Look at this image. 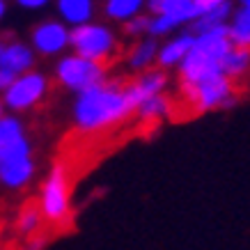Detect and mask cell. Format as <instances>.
I'll return each mask as SVG.
<instances>
[{
  "instance_id": "obj_30",
  "label": "cell",
  "mask_w": 250,
  "mask_h": 250,
  "mask_svg": "<svg viewBox=\"0 0 250 250\" xmlns=\"http://www.w3.org/2000/svg\"><path fill=\"white\" fill-rule=\"evenodd\" d=\"M2 48H5V42H2V39H0V53H2Z\"/></svg>"
},
{
  "instance_id": "obj_15",
  "label": "cell",
  "mask_w": 250,
  "mask_h": 250,
  "mask_svg": "<svg viewBox=\"0 0 250 250\" xmlns=\"http://www.w3.org/2000/svg\"><path fill=\"white\" fill-rule=\"evenodd\" d=\"M170 110H172V108H170V101H167L163 94H154V97L145 99L136 108L138 117L145 122H156V120H161V117L170 115Z\"/></svg>"
},
{
  "instance_id": "obj_1",
  "label": "cell",
  "mask_w": 250,
  "mask_h": 250,
  "mask_svg": "<svg viewBox=\"0 0 250 250\" xmlns=\"http://www.w3.org/2000/svg\"><path fill=\"white\" fill-rule=\"evenodd\" d=\"M136 113V104L129 97L126 87L117 83H97L78 92L74 120L81 131H101L113 124H120Z\"/></svg>"
},
{
  "instance_id": "obj_14",
  "label": "cell",
  "mask_w": 250,
  "mask_h": 250,
  "mask_svg": "<svg viewBox=\"0 0 250 250\" xmlns=\"http://www.w3.org/2000/svg\"><path fill=\"white\" fill-rule=\"evenodd\" d=\"M193 39H195V35H182V37L167 42L159 53H156L161 67H174V64H179V62L184 60V55L190 51Z\"/></svg>"
},
{
  "instance_id": "obj_4",
  "label": "cell",
  "mask_w": 250,
  "mask_h": 250,
  "mask_svg": "<svg viewBox=\"0 0 250 250\" xmlns=\"http://www.w3.org/2000/svg\"><path fill=\"white\" fill-rule=\"evenodd\" d=\"M69 46L83 58L90 60H106L115 48V35L108 30L106 25L99 23H81L69 30Z\"/></svg>"
},
{
  "instance_id": "obj_26",
  "label": "cell",
  "mask_w": 250,
  "mask_h": 250,
  "mask_svg": "<svg viewBox=\"0 0 250 250\" xmlns=\"http://www.w3.org/2000/svg\"><path fill=\"white\" fill-rule=\"evenodd\" d=\"M48 2H51V0H16V5L23 9H42V7H46Z\"/></svg>"
},
{
  "instance_id": "obj_3",
  "label": "cell",
  "mask_w": 250,
  "mask_h": 250,
  "mask_svg": "<svg viewBox=\"0 0 250 250\" xmlns=\"http://www.w3.org/2000/svg\"><path fill=\"white\" fill-rule=\"evenodd\" d=\"M182 92L195 113H205L211 108H229L236 101L232 97L228 74H213V76L200 78L195 83H182Z\"/></svg>"
},
{
  "instance_id": "obj_23",
  "label": "cell",
  "mask_w": 250,
  "mask_h": 250,
  "mask_svg": "<svg viewBox=\"0 0 250 250\" xmlns=\"http://www.w3.org/2000/svg\"><path fill=\"white\" fill-rule=\"evenodd\" d=\"M39 223H42L39 211L30 207V209H25V211L21 213V218H19V229H21L23 234H32V232L39 228Z\"/></svg>"
},
{
  "instance_id": "obj_17",
  "label": "cell",
  "mask_w": 250,
  "mask_h": 250,
  "mask_svg": "<svg viewBox=\"0 0 250 250\" xmlns=\"http://www.w3.org/2000/svg\"><path fill=\"white\" fill-rule=\"evenodd\" d=\"M229 12H232V5H229L228 0L220 2L218 7H213V9H209V12H205V14H200L197 19H193V21H195L193 23V32H195V35H202V32L211 30V28L220 25V23H225Z\"/></svg>"
},
{
  "instance_id": "obj_22",
  "label": "cell",
  "mask_w": 250,
  "mask_h": 250,
  "mask_svg": "<svg viewBox=\"0 0 250 250\" xmlns=\"http://www.w3.org/2000/svg\"><path fill=\"white\" fill-rule=\"evenodd\" d=\"M21 156H30V143L25 138H19V140H14L9 145H0V166L5 161L21 159Z\"/></svg>"
},
{
  "instance_id": "obj_31",
  "label": "cell",
  "mask_w": 250,
  "mask_h": 250,
  "mask_svg": "<svg viewBox=\"0 0 250 250\" xmlns=\"http://www.w3.org/2000/svg\"><path fill=\"white\" fill-rule=\"evenodd\" d=\"M0 115H2V106H0Z\"/></svg>"
},
{
  "instance_id": "obj_16",
  "label": "cell",
  "mask_w": 250,
  "mask_h": 250,
  "mask_svg": "<svg viewBox=\"0 0 250 250\" xmlns=\"http://www.w3.org/2000/svg\"><path fill=\"white\" fill-rule=\"evenodd\" d=\"M250 67V48L248 46H232L223 58V71L228 76H241Z\"/></svg>"
},
{
  "instance_id": "obj_8",
  "label": "cell",
  "mask_w": 250,
  "mask_h": 250,
  "mask_svg": "<svg viewBox=\"0 0 250 250\" xmlns=\"http://www.w3.org/2000/svg\"><path fill=\"white\" fill-rule=\"evenodd\" d=\"M69 46V30L60 21H44L32 30V48L42 55H55Z\"/></svg>"
},
{
  "instance_id": "obj_7",
  "label": "cell",
  "mask_w": 250,
  "mask_h": 250,
  "mask_svg": "<svg viewBox=\"0 0 250 250\" xmlns=\"http://www.w3.org/2000/svg\"><path fill=\"white\" fill-rule=\"evenodd\" d=\"M46 92V78L37 71H25L14 78V83L5 90V104L12 110H25L35 106Z\"/></svg>"
},
{
  "instance_id": "obj_20",
  "label": "cell",
  "mask_w": 250,
  "mask_h": 250,
  "mask_svg": "<svg viewBox=\"0 0 250 250\" xmlns=\"http://www.w3.org/2000/svg\"><path fill=\"white\" fill-rule=\"evenodd\" d=\"M156 53H159V46H156L154 39H145V42H140V44L133 48V53H131V58H129L131 69H145L154 58H156Z\"/></svg>"
},
{
  "instance_id": "obj_2",
  "label": "cell",
  "mask_w": 250,
  "mask_h": 250,
  "mask_svg": "<svg viewBox=\"0 0 250 250\" xmlns=\"http://www.w3.org/2000/svg\"><path fill=\"white\" fill-rule=\"evenodd\" d=\"M232 48L228 35V25L220 23L211 30L195 35L190 51L179 62V74L182 83H195L200 78L213 76V74H225L223 71V58Z\"/></svg>"
},
{
  "instance_id": "obj_5",
  "label": "cell",
  "mask_w": 250,
  "mask_h": 250,
  "mask_svg": "<svg viewBox=\"0 0 250 250\" xmlns=\"http://www.w3.org/2000/svg\"><path fill=\"white\" fill-rule=\"evenodd\" d=\"M55 76L64 87L74 92H83L92 85H97L104 81L106 71L101 67V62L90 60V58H83V55H67L58 62V69H55Z\"/></svg>"
},
{
  "instance_id": "obj_13",
  "label": "cell",
  "mask_w": 250,
  "mask_h": 250,
  "mask_svg": "<svg viewBox=\"0 0 250 250\" xmlns=\"http://www.w3.org/2000/svg\"><path fill=\"white\" fill-rule=\"evenodd\" d=\"M58 14L69 25L87 23L94 14V0H58Z\"/></svg>"
},
{
  "instance_id": "obj_27",
  "label": "cell",
  "mask_w": 250,
  "mask_h": 250,
  "mask_svg": "<svg viewBox=\"0 0 250 250\" xmlns=\"http://www.w3.org/2000/svg\"><path fill=\"white\" fill-rule=\"evenodd\" d=\"M14 78H16L14 71H9V69H2V67H0V90H7L9 85L14 83Z\"/></svg>"
},
{
  "instance_id": "obj_11",
  "label": "cell",
  "mask_w": 250,
  "mask_h": 250,
  "mask_svg": "<svg viewBox=\"0 0 250 250\" xmlns=\"http://www.w3.org/2000/svg\"><path fill=\"white\" fill-rule=\"evenodd\" d=\"M32 172H35V163H32L30 156L5 161L0 166V184H5L9 188H19V186L30 182Z\"/></svg>"
},
{
  "instance_id": "obj_24",
  "label": "cell",
  "mask_w": 250,
  "mask_h": 250,
  "mask_svg": "<svg viewBox=\"0 0 250 250\" xmlns=\"http://www.w3.org/2000/svg\"><path fill=\"white\" fill-rule=\"evenodd\" d=\"M147 25H149V19L147 16H131L129 21H126V35H140V32L147 30Z\"/></svg>"
},
{
  "instance_id": "obj_19",
  "label": "cell",
  "mask_w": 250,
  "mask_h": 250,
  "mask_svg": "<svg viewBox=\"0 0 250 250\" xmlns=\"http://www.w3.org/2000/svg\"><path fill=\"white\" fill-rule=\"evenodd\" d=\"M145 0H106V16L115 21H129L131 16H136Z\"/></svg>"
},
{
  "instance_id": "obj_18",
  "label": "cell",
  "mask_w": 250,
  "mask_h": 250,
  "mask_svg": "<svg viewBox=\"0 0 250 250\" xmlns=\"http://www.w3.org/2000/svg\"><path fill=\"white\" fill-rule=\"evenodd\" d=\"M228 35L232 46H248L250 48V9L241 7L234 14L232 25H228Z\"/></svg>"
},
{
  "instance_id": "obj_9",
  "label": "cell",
  "mask_w": 250,
  "mask_h": 250,
  "mask_svg": "<svg viewBox=\"0 0 250 250\" xmlns=\"http://www.w3.org/2000/svg\"><path fill=\"white\" fill-rule=\"evenodd\" d=\"M149 12L152 14H166L174 23V28L179 23L193 21L197 19L195 0H149Z\"/></svg>"
},
{
  "instance_id": "obj_6",
  "label": "cell",
  "mask_w": 250,
  "mask_h": 250,
  "mask_svg": "<svg viewBox=\"0 0 250 250\" xmlns=\"http://www.w3.org/2000/svg\"><path fill=\"white\" fill-rule=\"evenodd\" d=\"M42 211L48 220L60 223L69 216V179L62 163H55L42 190Z\"/></svg>"
},
{
  "instance_id": "obj_12",
  "label": "cell",
  "mask_w": 250,
  "mask_h": 250,
  "mask_svg": "<svg viewBox=\"0 0 250 250\" xmlns=\"http://www.w3.org/2000/svg\"><path fill=\"white\" fill-rule=\"evenodd\" d=\"M166 83H167V76L163 71H149V74L138 78L136 83H131L126 87V92H129V97L133 99V104L138 108L140 101L154 97V94H161V92L166 90Z\"/></svg>"
},
{
  "instance_id": "obj_10",
  "label": "cell",
  "mask_w": 250,
  "mask_h": 250,
  "mask_svg": "<svg viewBox=\"0 0 250 250\" xmlns=\"http://www.w3.org/2000/svg\"><path fill=\"white\" fill-rule=\"evenodd\" d=\"M32 64H35V53H32L30 46L21 44V42L5 44L2 53H0V67L2 69H9V71H14L19 76V74L30 71Z\"/></svg>"
},
{
  "instance_id": "obj_29",
  "label": "cell",
  "mask_w": 250,
  "mask_h": 250,
  "mask_svg": "<svg viewBox=\"0 0 250 250\" xmlns=\"http://www.w3.org/2000/svg\"><path fill=\"white\" fill-rule=\"evenodd\" d=\"M241 5H243V7H248V9H250V0H241Z\"/></svg>"
},
{
  "instance_id": "obj_25",
  "label": "cell",
  "mask_w": 250,
  "mask_h": 250,
  "mask_svg": "<svg viewBox=\"0 0 250 250\" xmlns=\"http://www.w3.org/2000/svg\"><path fill=\"white\" fill-rule=\"evenodd\" d=\"M220 2H225V0H195V7H197V16L205 14V12H209V9L218 7Z\"/></svg>"
},
{
  "instance_id": "obj_21",
  "label": "cell",
  "mask_w": 250,
  "mask_h": 250,
  "mask_svg": "<svg viewBox=\"0 0 250 250\" xmlns=\"http://www.w3.org/2000/svg\"><path fill=\"white\" fill-rule=\"evenodd\" d=\"M23 138V124L14 117H2L0 115V145H9Z\"/></svg>"
},
{
  "instance_id": "obj_28",
  "label": "cell",
  "mask_w": 250,
  "mask_h": 250,
  "mask_svg": "<svg viewBox=\"0 0 250 250\" xmlns=\"http://www.w3.org/2000/svg\"><path fill=\"white\" fill-rule=\"evenodd\" d=\"M5 12H7V2H5V0H0V21H2Z\"/></svg>"
}]
</instances>
